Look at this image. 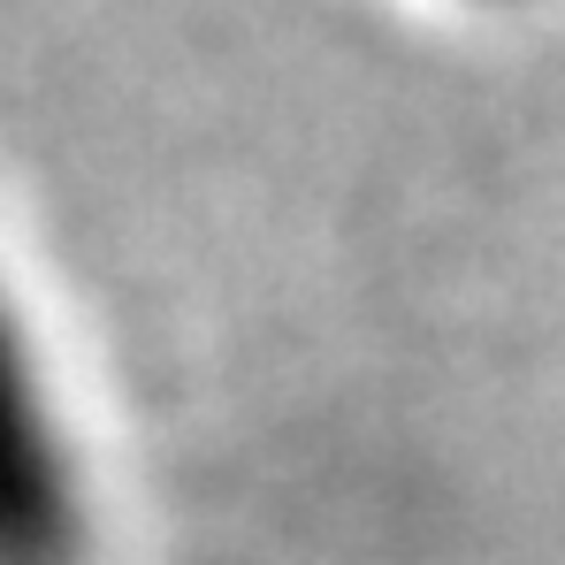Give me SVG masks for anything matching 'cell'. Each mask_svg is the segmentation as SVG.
I'll return each instance as SVG.
<instances>
[{"instance_id": "1", "label": "cell", "mask_w": 565, "mask_h": 565, "mask_svg": "<svg viewBox=\"0 0 565 565\" xmlns=\"http://www.w3.org/2000/svg\"><path fill=\"white\" fill-rule=\"evenodd\" d=\"M85 512L31 360L0 313V565H77Z\"/></svg>"}]
</instances>
